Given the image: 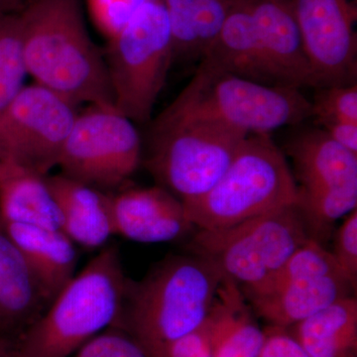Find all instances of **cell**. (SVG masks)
Returning <instances> with one entry per match:
<instances>
[{
	"mask_svg": "<svg viewBox=\"0 0 357 357\" xmlns=\"http://www.w3.org/2000/svg\"><path fill=\"white\" fill-rule=\"evenodd\" d=\"M18 16L26 70L35 83L76 107H114L105 55L89 36L81 0H28Z\"/></svg>",
	"mask_w": 357,
	"mask_h": 357,
	"instance_id": "1",
	"label": "cell"
},
{
	"mask_svg": "<svg viewBox=\"0 0 357 357\" xmlns=\"http://www.w3.org/2000/svg\"><path fill=\"white\" fill-rule=\"evenodd\" d=\"M129 279L115 245L103 248L22 333L18 357H70L116 325Z\"/></svg>",
	"mask_w": 357,
	"mask_h": 357,
	"instance_id": "2",
	"label": "cell"
},
{
	"mask_svg": "<svg viewBox=\"0 0 357 357\" xmlns=\"http://www.w3.org/2000/svg\"><path fill=\"white\" fill-rule=\"evenodd\" d=\"M223 277L195 255H174L139 282L129 280L116 328L142 347L168 344L204 325Z\"/></svg>",
	"mask_w": 357,
	"mask_h": 357,
	"instance_id": "3",
	"label": "cell"
},
{
	"mask_svg": "<svg viewBox=\"0 0 357 357\" xmlns=\"http://www.w3.org/2000/svg\"><path fill=\"white\" fill-rule=\"evenodd\" d=\"M297 202V182L285 155L269 134H249L218 182L183 206L196 229L215 230Z\"/></svg>",
	"mask_w": 357,
	"mask_h": 357,
	"instance_id": "4",
	"label": "cell"
},
{
	"mask_svg": "<svg viewBox=\"0 0 357 357\" xmlns=\"http://www.w3.org/2000/svg\"><path fill=\"white\" fill-rule=\"evenodd\" d=\"M248 135L225 122L168 105L152 124L146 167L183 204L218 182Z\"/></svg>",
	"mask_w": 357,
	"mask_h": 357,
	"instance_id": "5",
	"label": "cell"
},
{
	"mask_svg": "<svg viewBox=\"0 0 357 357\" xmlns=\"http://www.w3.org/2000/svg\"><path fill=\"white\" fill-rule=\"evenodd\" d=\"M311 238L296 203L227 229H198L188 248L248 294L271 280L291 255Z\"/></svg>",
	"mask_w": 357,
	"mask_h": 357,
	"instance_id": "6",
	"label": "cell"
},
{
	"mask_svg": "<svg viewBox=\"0 0 357 357\" xmlns=\"http://www.w3.org/2000/svg\"><path fill=\"white\" fill-rule=\"evenodd\" d=\"M105 64L115 109L131 121L151 119L173 64V37L163 0H145L109 40Z\"/></svg>",
	"mask_w": 357,
	"mask_h": 357,
	"instance_id": "7",
	"label": "cell"
},
{
	"mask_svg": "<svg viewBox=\"0 0 357 357\" xmlns=\"http://www.w3.org/2000/svg\"><path fill=\"white\" fill-rule=\"evenodd\" d=\"M169 107L248 134H268L312 116V102L299 89L255 83L203 63Z\"/></svg>",
	"mask_w": 357,
	"mask_h": 357,
	"instance_id": "8",
	"label": "cell"
},
{
	"mask_svg": "<svg viewBox=\"0 0 357 357\" xmlns=\"http://www.w3.org/2000/svg\"><path fill=\"white\" fill-rule=\"evenodd\" d=\"M142 160V142L128 117L114 107L89 105L77 112L58 167L61 174L96 189L121 187Z\"/></svg>",
	"mask_w": 357,
	"mask_h": 357,
	"instance_id": "9",
	"label": "cell"
},
{
	"mask_svg": "<svg viewBox=\"0 0 357 357\" xmlns=\"http://www.w3.org/2000/svg\"><path fill=\"white\" fill-rule=\"evenodd\" d=\"M77 107L36 83L23 86L0 114V149L7 162L46 176L58 167Z\"/></svg>",
	"mask_w": 357,
	"mask_h": 357,
	"instance_id": "10",
	"label": "cell"
},
{
	"mask_svg": "<svg viewBox=\"0 0 357 357\" xmlns=\"http://www.w3.org/2000/svg\"><path fill=\"white\" fill-rule=\"evenodd\" d=\"M316 88L356 83L357 0H291Z\"/></svg>",
	"mask_w": 357,
	"mask_h": 357,
	"instance_id": "11",
	"label": "cell"
},
{
	"mask_svg": "<svg viewBox=\"0 0 357 357\" xmlns=\"http://www.w3.org/2000/svg\"><path fill=\"white\" fill-rule=\"evenodd\" d=\"M114 234L141 243H168L196 227L182 202L163 187L128 188L110 195Z\"/></svg>",
	"mask_w": 357,
	"mask_h": 357,
	"instance_id": "12",
	"label": "cell"
},
{
	"mask_svg": "<svg viewBox=\"0 0 357 357\" xmlns=\"http://www.w3.org/2000/svg\"><path fill=\"white\" fill-rule=\"evenodd\" d=\"M256 31L268 61L290 88H316L291 0H250Z\"/></svg>",
	"mask_w": 357,
	"mask_h": 357,
	"instance_id": "13",
	"label": "cell"
},
{
	"mask_svg": "<svg viewBox=\"0 0 357 357\" xmlns=\"http://www.w3.org/2000/svg\"><path fill=\"white\" fill-rule=\"evenodd\" d=\"M199 63L255 83L282 86L256 31L250 0L230 11Z\"/></svg>",
	"mask_w": 357,
	"mask_h": 357,
	"instance_id": "14",
	"label": "cell"
},
{
	"mask_svg": "<svg viewBox=\"0 0 357 357\" xmlns=\"http://www.w3.org/2000/svg\"><path fill=\"white\" fill-rule=\"evenodd\" d=\"M354 294L356 290L342 275L333 274L294 279L245 298L256 316L268 326L289 328Z\"/></svg>",
	"mask_w": 357,
	"mask_h": 357,
	"instance_id": "15",
	"label": "cell"
},
{
	"mask_svg": "<svg viewBox=\"0 0 357 357\" xmlns=\"http://www.w3.org/2000/svg\"><path fill=\"white\" fill-rule=\"evenodd\" d=\"M204 326L211 357L259 356L264 328L234 281L222 279Z\"/></svg>",
	"mask_w": 357,
	"mask_h": 357,
	"instance_id": "16",
	"label": "cell"
},
{
	"mask_svg": "<svg viewBox=\"0 0 357 357\" xmlns=\"http://www.w3.org/2000/svg\"><path fill=\"white\" fill-rule=\"evenodd\" d=\"M46 178L62 213V230L73 243L96 249L114 236L110 195L62 174Z\"/></svg>",
	"mask_w": 357,
	"mask_h": 357,
	"instance_id": "17",
	"label": "cell"
},
{
	"mask_svg": "<svg viewBox=\"0 0 357 357\" xmlns=\"http://www.w3.org/2000/svg\"><path fill=\"white\" fill-rule=\"evenodd\" d=\"M288 154L300 189L357 185V154L338 144L323 129L298 134L289 143Z\"/></svg>",
	"mask_w": 357,
	"mask_h": 357,
	"instance_id": "18",
	"label": "cell"
},
{
	"mask_svg": "<svg viewBox=\"0 0 357 357\" xmlns=\"http://www.w3.org/2000/svg\"><path fill=\"white\" fill-rule=\"evenodd\" d=\"M50 304L24 256L0 223V331L24 332Z\"/></svg>",
	"mask_w": 357,
	"mask_h": 357,
	"instance_id": "19",
	"label": "cell"
},
{
	"mask_svg": "<svg viewBox=\"0 0 357 357\" xmlns=\"http://www.w3.org/2000/svg\"><path fill=\"white\" fill-rule=\"evenodd\" d=\"M0 223L20 248L52 303L75 276L77 262L75 243L63 230Z\"/></svg>",
	"mask_w": 357,
	"mask_h": 357,
	"instance_id": "20",
	"label": "cell"
},
{
	"mask_svg": "<svg viewBox=\"0 0 357 357\" xmlns=\"http://www.w3.org/2000/svg\"><path fill=\"white\" fill-rule=\"evenodd\" d=\"M46 177L6 162L0 171V222L62 230V213Z\"/></svg>",
	"mask_w": 357,
	"mask_h": 357,
	"instance_id": "21",
	"label": "cell"
},
{
	"mask_svg": "<svg viewBox=\"0 0 357 357\" xmlns=\"http://www.w3.org/2000/svg\"><path fill=\"white\" fill-rule=\"evenodd\" d=\"M241 0H163L173 37V61L201 60Z\"/></svg>",
	"mask_w": 357,
	"mask_h": 357,
	"instance_id": "22",
	"label": "cell"
},
{
	"mask_svg": "<svg viewBox=\"0 0 357 357\" xmlns=\"http://www.w3.org/2000/svg\"><path fill=\"white\" fill-rule=\"evenodd\" d=\"M309 357H357L356 295L287 328Z\"/></svg>",
	"mask_w": 357,
	"mask_h": 357,
	"instance_id": "23",
	"label": "cell"
},
{
	"mask_svg": "<svg viewBox=\"0 0 357 357\" xmlns=\"http://www.w3.org/2000/svg\"><path fill=\"white\" fill-rule=\"evenodd\" d=\"M26 76L20 16H0V114L25 86Z\"/></svg>",
	"mask_w": 357,
	"mask_h": 357,
	"instance_id": "24",
	"label": "cell"
},
{
	"mask_svg": "<svg viewBox=\"0 0 357 357\" xmlns=\"http://www.w3.org/2000/svg\"><path fill=\"white\" fill-rule=\"evenodd\" d=\"M312 102V116L317 121L344 119L357 123V84H340L318 89Z\"/></svg>",
	"mask_w": 357,
	"mask_h": 357,
	"instance_id": "25",
	"label": "cell"
},
{
	"mask_svg": "<svg viewBox=\"0 0 357 357\" xmlns=\"http://www.w3.org/2000/svg\"><path fill=\"white\" fill-rule=\"evenodd\" d=\"M70 357H149L130 333L112 326L91 338Z\"/></svg>",
	"mask_w": 357,
	"mask_h": 357,
	"instance_id": "26",
	"label": "cell"
},
{
	"mask_svg": "<svg viewBox=\"0 0 357 357\" xmlns=\"http://www.w3.org/2000/svg\"><path fill=\"white\" fill-rule=\"evenodd\" d=\"M145 0H88L89 13L98 29L112 39L124 27Z\"/></svg>",
	"mask_w": 357,
	"mask_h": 357,
	"instance_id": "27",
	"label": "cell"
},
{
	"mask_svg": "<svg viewBox=\"0 0 357 357\" xmlns=\"http://www.w3.org/2000/svg\"><path fill=\"white\" fill-rule=\"evenodd\" d=\"M340 273L356 291L357 285V208L347 215L335 231L331 251Z\"/></svg>",
	"mask_w": 357,
	"mask_h": 357,
	"instance_id": "28",
	"label": "cell"
},
{
	"mask_svg": "<svg viewBox=\"0 0 357 357\" xmlns=\"http://www.w3.org/2000/svg\"><path fill=\"white\" fill-rule=\"evenodd\" d=\"M144 349L149 357H211L204 325L184 337Z\"/></svg>",
	"mask_w": 357,
	"mask_h": 357,
	"instance_id": "29",
	"label": "cell"
},
{
	"mask_svg": "<svg viewBox=\"0 0 357 357\" xmlns=\"http://www.w3.org/2000/svg\"><path fill=\"white\" fill-rule=\"evenodd\" d=\"M264 344L258 357H309L287 328L268 326Z\"/></svg>",
	"mask_w": 357,
	"mask_h": 357,
	"instance_id": "30",
	"label": "cell"
},
{
	"mask_svg": "<svg viewBox=\"0 0 357 357\" xmlns=\"http://www.w3.org/2000/svg\"><path fill=\"white\" fill-rule=\"evenodd\" d=\"M318 122L338 144L357 154V123L335 119H321Z\"/></svg>",
	"mask_w": 357,
	"mask_h": 357,
	"instance_id": "31",
	"label": "cell"
},
{
	"mask_svg": "<svg viewBox=\"0 0 357 357\" xmlns=\"http://www.w3.org/2000/svg\"><path fill=\"white\" fill-rule=\"evenodd\" d=\"M28 0H0V16L20 13Z\"/></svg>",
	"mask_w": 357,
	"mask_h": 357,
	"instance_id": "32",
	"label": "cell"
},
{
	"mask_svg": "<svg viewBox=\"0 0 357 357\" xmlns=\"http://www.w3.org/2000/svg\"><path fill=\"white\" fill-rule=\"evenodd\" d=\"M0 357H18L15 345L14 347H8V345L0 342Z\"/></svg>",
	"mask_w": 357,
	"mask_h": 357,
	"instance_id": "33",
	"label": "cell"
},
{
	"mask_svg": "<svg viewBox=\"0 0 357 357\" xmlns=\"http://www.w3.org/2000/svg\"><path fill=\"white\" fill-rule=\"evenodd\" d=\"M6 157H4L3 153H2L1 149H0V171L3 168L4 164L6 163Z\"/></svg>",
	"mask_w": 357,
	"mask_h": 357,
	"instance_id": "34",
	"label": "cell"
}]
</instances>
